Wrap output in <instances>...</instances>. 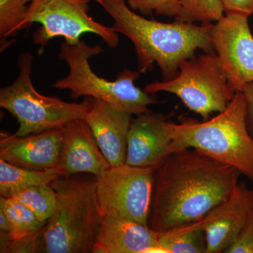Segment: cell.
Returning a JSON list of instances; mask_svg holds the SVG:
<instances>
[{
    "label": "cell",
    "instance_id": "cell-8",
    "mask_svg": "<svg viewBox=\"0 0 253 253\" xmlns=\"http://www.w3.org/2000/svg\"><path fill=\"white\" fill-rule=\"evenodd\" d=\"M89 4L90 0H32L21 31L39 23L33 42L41 50L58 37L68 44H77L85 33L100 37L110 48L117 47L118 33L89 16Z\"/></svg>",
    "mask_w": 253,
    "mask_h": 253
},
{
    "label": "cell",
    "instance_id": "cell-16",
    "mask_svg": "<svg viewBox=\"0 0 253 253\" xmlns=\"http://www.w3.org/2000/svg\"><path fill=\"white\" fill-rule=\"evenodd\" d=\"M159 247L157 232L129 218L103 217L92 253H149Z\"/></svg>",
    "mask_w": 253,
    "mask_h": 253
},
{
    "label": "cell",
    "instance_id": "cell-17",
    "mask_svg": "<svg viewBox=\"0 0 253 253\" xmlns=\"http://www.w3.org/2000/svg\"><path fill=\"white\" fill-rule=\"evenodd\" d=\"M60 176H64V174L59 167L43 171L33 170L0 159V196L11 198L16 193L31 186L49 185Z\"/></svg>",
    "mask_w": 253,
    "mask_h": 253
},
{
    "label": "cell",
    "instance_id": "cell-26",
    "mask_svg": "<svg viewBox=\"0 0 253 253\" xmlns=\"http://www.w3.org/2000/svg\"><path fill=\"white\" fill-rule=\"evenodd\" d=\"M247 106V126L253 137V83L246 86L242 91Z\"/></svg>",
    "mask_w": 253,
    "mask_h": 253
},
{
    "label": "cell",
    "instance_id": "cell-14",
    "mask_svg": "<svg viewBox=\"0 0 253 253\" xmlns=\"http://www.w3.org/2000/svg\"><path fill=\"white\" fill-rule=\"evenodd\" d=\"M89 98L90 109L84 120L100 149L112 167L126 164L127 135L133 115L102 100Z\"/></svg>",
    "mask_w": 253,
    "mask_h": 253
},
{
    "label": "cell",
    "instance_id": "cell-1",
    "mask_svg": "<svg viewBox=\"0 0 253 253\" xmlns=\"http://www.w3.org/2000/svg\"><path fill=\"white\" fill-rule=\"evenodd\" d=\"M241 174L195 149L173 153L155 169L149 227L159 232L200 220L230 196Z\"/></svg>",
    "mask_w": 253,
    "mask_h": 253
},
{
    "label": "cell",
    "instance_id": "cell-23",
    "mask_svg": "<svg viewBox=\"0 0 253 253\" xmlns=\"http://www.w3.org/2000/svg\"><path fill=\"white\" fill-rule=\"evenodd\" d=\"M129 7L144 16L156 14L158 16L180 17L182 8L179 0H126Z\"/></svg>",
    "mask_w": 253,
    "mask_h": 253
},
{
    "label": "cell",
    "instance_id": "cell-12",
    "mask_svg": "<svg viewBox=\"0 0 253 253\" xmlns=\"http://www.w3.org/2000/svg\"><path fill=\"white\" fill-rule=\"evenodd\" d=\"M63 141V127L24 136L1 131L0 159L33 170L59 168Z\"/></svg>",
    "mask_w": 253,
    "mask_h": 253
},
{
    "label": "cell",
    "instance_id": "cell-2",
    "mask_svg": "<svg viewBox=\"0 0 253 253\" xmlns=\"http://www.w3.org/2000/svg\"><path fill=\"white\" fill-rule=\"evenodd\" d=\"M95 1L112 18L113 29L134 44L141 74L152 71L156 63L163 81H170L179 73L181 63L198 50L215 52L210 33L212 23L160 22L136 14L126 0Z\"/></svg>",
    "mask_w": 253,
    "mask_h": 253
},
{
    "label": "cell",
    "instance_id": "cell-13",
    "mask_svg": "<svg viewBox=\"0 0 253 253\" xmlns=\"http://www.w3.org/2000/svg\"><path fill=\"white\" fill-rule=\"evenodd\" d=\"M169 121L161 113L149 112L132 118L127 135L126 164L156 169L172 154Z\"/></svg>",
    "mask_w": 253,
    "mask_h": 253
},
{
    "label": "cell",
    "instance_id": "cell-6",
    "mask_svg": "<svg viewBox=\"0 0 253 253\" xmlns=\"http://www.w3.org/2000/svg\"><path fill=\"white\" fill-rule=\"evenodd\" d=\"M33 63L31 53H21L18 59L17 78L0 89V106L17 120L16 135L63 128L75 120H84L90 109V99L84 97L81 103H71L38 92L32 81Z\"/></svg>",
    "mask_w": 253,
    "mask_h": 253
},
{
    "label": "cell",
    "instance_id": "cell-15",
    "mask_svg": "<svg viewBox=\"0 0 253 253\" xmlns=\"http://www.w3.org/2000/svg\"><path fill=\"white\" fill-rule=\"evenodd\" d=\"M111 167L84 120H75L63 126L59 168L64 176L88 173L98 177Z\"/></svg>",
    "mask_w": 253,
    "mask_h": 253
},
{
    "label": "cell",
    "instance_id": "cell-24",
    "mask_svg": "<svg viewBox=\"0 0 253 253\" xmlns=\"http://www.w3.org/2000/svg\"><path fill=\"white\" fill-rule=\"evenodd\" d=\"M225 253H253V212L239 237Z\"/></svg>",
    "mask_w": 253,
    "mask_h": 253
},
{
    "label": "cell",
    "instance_id": "cell-3",
    "mask_svg": "<svg viewBox=\"0 0 253 253\" xmlns=\"http://www.w3.org/2000/svg\"><path fill=\"white\" fill-rule=\"evenodd\" d=\"M247 106L242 91H238L224 111L199 122L181 118L169 122L173 153L196 150L218 162L236 168L253 182V137L247 126Z\"/></svg>",
    "mask_w": 253,
    "mask_h": 253
},
{
    "label": "cell",
    "instance_id": "cell-22",
    "mask_svg": "<svg viewBox=\"0 0 253 253\" xmlns=\"http://www.w3.org/2000/svg\"><path fill=\"white\" fill-rule=\"evenodd\" d=\"M182 8L176 21L210 24L220 19L224 14L219 0H179Z\"/></svg>",
    "mask_w": 253,
    "mask_h": 253
},
{
    "label": "cell",
    "instance_id": "cell-4",
    "mask_svg": "<svg viewBox=\"0 0 253 253\" xmlns=\"http://www.w3.org/2000/svg\"><path fill=\"white\" fill-rule=\"evenodd\" d=\"M50 186L57 203L42 232L38 253H92L103 221L95 177L60 176Z\"/></svg>",
    "mask_w": 253,
    "mask_h": 253
},
{
    "label": "cell",
    "instance_id": "cell-9",
    "mask_svg": "<svg viewBox=\"0 0 253 253\" xmlns=\"http://www.w3.org/2000/svg\"><path fill=\"white\" fill-rule=\"evenodd\" d=\"M155 169L125 164L111 166L95 177L96 196L103 217L129 218L149 226Z\"/></svg>",
    "mask_w": 253,
    "mask_h": 253
},
{
    "label": "cell",
    "instance_id": "cell-20",
    "mask_svg": "<svg viewBox=\"0 0 253 253\" xmlns=\"http://www.w3.org/2000/svg\"><path fill=\"white\" fill-rule=\"evenodd\" d=\"M34 213L41 220L47 222L57 203V194L51 186L39 184L31 186L12 196Z\"/></svg>",
    "mask_w": 253,
    "mask_h": 253
},
{
    "label": "cell",
    "instance_id": "cell-5",
    "mask_svg": "<svg viewBox=\"0 0 253 253\" xmlns=\"http://www.w3.org/2000/svg\"><path fill=\"white\" fill-rule=\"evenodd\" d=\"M104 51L100 44L91 46L81 41L76 44L63 42L59 59L68 66L66 77L56 80L51 87L70 91L73 99L90 97L102 100L118 109L134 116L151 112L149 106L158 103L156 94H149L136 86L140 76L138 71L125 68L114 81L99 77L91 69L89 60Z\"/></svg>",
    "mask_w": 253,
    "mask_h": 253
},
{
    "label": "cell",
    "instance_id": "cell-19",
    "mask_svg": "<svg viewBox=\"0 0 253 253\" xmlns=\"http://www.w3.org/2000/svg\"><path fill=\"white\" fill-rule=\"evenodd\" d=\"M0 208L6 213L11 224L9 234L11 244L42 232L46 222L41 220L28 208L12 198H0Z\"/></svg>",
    "mask_w": 253,
    "mask_h": 253
},
{
    "label": "cell",
    "instance_id": "cell-27",
    "mask_svg": "<svg viewBox=\"0 0 253 253\" xmlns=\"http://www.w3.org/2000/svg\"><path fill=\"white\" fill-rule=\"evenodd\" d=\"M0 229L1 231L8 233V234H9L11 231V224H10L9 218L1 208H0Z\"/></svg>",
    "mask_w": 253,
    "mask_h": 253
},
{
    "label": "cell",
    "instance_id": "cell-25",
    "mask_svg": "<svg viewBox=\"0 0 253 253\" xmlns=\"http://www.w3.org/2000/svg\"><path fill=\"white\" fill-rule=\"evenodd\" d=\"M224 14H239L249 16L253 15V0H219Z\"/></svg>",
    "mask_w": 253,
    "mask_h": 253
},
{
    "label": "cell",
    "instance_id": "cell-21",
    "mask_svg": "<svg viewBox=\"0 0 253 253\" xmlns=\"http://www.w3.org/2000/svg\"><path fill=\"white\" fill-rule=\"evenodd\" d=\"M32 0H0L1 51L10 45L7 41L21 31Z\"/></svg>",
    "mask_w": 253,
    "mask_h": 253
},
{
    "label": "cell",
    "instance_id": "cell-18",
    "mask_svg": "<svg viewBox=\"0 0 253 253\" xmlns=\"http://www.w3.org/2000/svg\"><path fill=\"white\" fill-rule=\"evenodd\" d=\"M157 241L166 253H207L206 232L196 221L157 232Z\"/></svg>",
    "mask_w": 253,
    "mask_h": 253
},
{
    "label": "cell",
    "instance_id": "cell-11",
    "mask_svg": "<svg viewBox=\"0 0 253 253\" xmlns=\"http://www.w3.org/2000/svg\"><path fill=\"white\" fill-rule=\"evenodd\" d=\"M253 212V189L238 183L230 196L196 224L204 229L207 253H225L236 242Z\"/></svg>",
    "mask_w": 253,
    "mask_h": 253
},
{
    "label": "cell",
    "instance_id": "cell-10",
    "mask_svg": "<svg viewBox=\"0 0 253 253\" xmlns=\"http://www.w3.org/2000/svg\"><path fill=\"white\" fill-rule=\"evenodd\" d=\"M211 38L229 84L238 92L253 83V36L249 17L224 14L212 23Z\"/></svg>",
    "mask_w": 253,
    "mask_h": 253
},
{
    "label": "cell",
    "instance_id": "cell-7",
    "mask_svg": "<svg viewBox=\"0 0 253 253\" xmlns=\"http://www.w3.org/2000/svg\"><path fill=\"white\" fill-rule=\"evenodd\" d=\"M144 90L152 94L165 91L176 95L204 121L212 113L224 111L236 93L215 52L184 60L175 78L150 83Z\"/></svg>",
    "mask_w": 253,
    "mask_h": 253
}]
</instances>
